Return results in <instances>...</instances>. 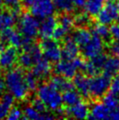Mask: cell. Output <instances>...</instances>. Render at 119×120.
Segmentation results:
<instances>
[{
  "instance_id": "cell-1",
  "label": "cell",
  "mask_w": 119,
  "mask_h": 120,
  "mask_svg": "<svg viewBox=\"0 0 119 120\" xmlns=\"http://www.w3.org/2000/svg\"><path fill=\"white\" fill-rule=\"evenodd\" d=\"M5 87L14 98L24 99L26 97L29 89L25 81V75L19 68H10L4 75Z\"/></svg>"
},
{
  "instance_id": "cell-2",
  "label": "cell",
  "mask_w": 119,
  "mask_h": 120,
  "mask_svg": "<svg viewBox=\"0 0 119 120\" xmlns=\"http://www.w3.org/2000/svg\"><path fill=\"white\" fill-rule=\"evenodd\" d=\"M37 96L49 110H57L63 103L61 94L50 83L40 85L38 88Z\"/></svg>"
},
{
  "instance_id": "cell-3",
  "label": "cell",
  "mask_w": 119,
  "mask_h": 120,
  "mask_svg": "<svg viewBox=\"0 0 119 120\" xmlns=\"http://www.w3.org/2000/svg\"><path fill=\"white\" fill-rule=\"evenodd\" d=\"M39 19L33 15L29 13H24L22 15L20 14L18 27L19 33L24 37L34 39L39 35Z\"/></svg>"
},
{
  "instance_id": "cell-4",
  "label": "cell",
  "mask_w": 119,
  "mask_h": 120,
  "mask_svg": "<svg viewBox=\"0 0 119 120\" xmlns=\"http://www.w3.org/2000/svg\"><path fill=\"white\" fill-rule=\"evenodd\" d=\"M110 77L106 75H96L89 80V93L94 98H101L105 95L109 88Z\"/></svg>"
},
{
  "instance_id": "cell-5",
  "label": "cell",
  "mask_w": 119,
  "mask_h": 120,
  "mask_svg": "<svg viewBox=\"0 0 119 120\" xmlns=\"http://www.w3.org/2000/svg\"><path fill=\"white\" fill-rule=\"evenodd\" d=\"M40 47L42 50L43 57L50 62L56 63L61 59V48L57 43V40L51 38L42 39Z\"/></svg>"
},
{
  "instance_id": "cell-6",
  "label": "cell",
  "mask_w": 119,
  "mask_h": 120,
  "mask_svg": "<svg viewBox=\"0 0 119 120\" xmlns=\"http://www.w3.org/2000/svg\"><path fill=\"white\" fill-rule=\"evenodd\" d=\"M55 6L53 0H35L31 6V14L38 19H43L53 15Z\"/></svg>"
},
{
  "instance_id": "cell-7",
  "label": "cell",
  "mask_w": 119,
  "mask_h": 120,
  "mask_svg": "<svg viewBox=\"0 0 119 120\" xmlns=\"http://www.w3.org/2000/svg\"><path fill=\"white\" fill-rule=\"evenodd\" d=\"M119 15L118 8L116 4L113 2H107L101 9L98 14L96 15L98 23L104 24V25H110L112 22L116 21Z\"/></svg>"
},
{
  "instance_id": "cell-8",
  "label": "cell",
  "mask_w": 119,
  "mask_h": 120,
  "mask_svg": "<svg viewBox=\"0 0 119 120\" xmlns=\"http://www.w3.org/2000/svg\"><path fill=\"white\" fill-rule=\"evenodd\" d=\"M103 47H104V44H103V39L93 34L90 40L81 49H82L83 56L91 59L93 57L103 53Z\"/></svg>"
},
{
  "instance_id": "cell-9",
  "label": "cell",
  "mask_w": 119,
  "mask_h": 120,
  "mask_svg": "<svg viewBox=\"0 0 119 120\" xmlns=\"http://www.w3.org/2000/svg\"><path fill=\"white\" fill-rule=\"evenodd\" d=\"M78 68L76 66L74 60H60L56 62L54 67V72L56 75H60L62 76L72 79L76 74H77Z\"/></svg>"
},
{
  "instance_id": "cell-10",
  "label": "cell",
  "mask_w": 119,
  "mask_h": 120,
  "mask_svg": "<svg viewBox=\"0 0 119 120\" xmlns=\"http://www.w3.org/2000/svg\"><path fill=\"white\" fill-rule=\"evenodd\" d=\"M18 50L17 47L10 46L0 52V68L10 69L14 66L18 60Z\"/></svg>"
},
{
  "instance_id": "cell-11",
  "label": "cell",
  "mask_w": 119,
  "mask_h": 120,
  "mask_svg": "<svg viewBox=\"0 0 119 120\" xmlns=\"http://www.w3.org/2000/svg\"><path fill=\"white\" fill-rule=\"evenodd\" d=\"M106 59H107V55L103 53L93 57L90 59V60L85 61L83 71L90 76L98 75V73L103 69V64L105 62Z\"/></svg>"
},
{
  "instance_id": "cell-12",
  "label": "cell",
  "mask_w": 119,
  "mask_h": 120,
  "mask_svg": "<svg viewBox=\"0 0 119 120\" xmlns=\"http://www.w3.org/2000/svg\"><path fill=\"white\" fill-rule=\"evenodd\" d=\"M23 39V35L19 32L13 30L12 27L6 28L0 32V40H2L4 43L7 42L10 44L11 46L15 47L17 48L21 47Z\"/></svg>"
},
{
  "instance_id": "cell-13",
  "label": "cell",
  "mask_w": 119,
  "mask_h": 120,
  "mask_svg": "<svg viewBox=\"0 0 119 120\" xmlns=\"http://www.w3.org/2000/svg\"><path fill=\"white\" fill-rule=\"evenodd\" d=\"M58 25V19L54 16L51 15L42 19L39 26V35L41 39L52 38L53 33L56 26Z\"/></svg>"
},
{
  "instance_id": "cell-14",
  "label": "cell",
  "mask_w": 119,
  "mask_h": 120,
  "mask_svg": "<svg viewBox=\"0 0 119 120\" xmlns=\"http://www.w3.org/2000/svg\"><path fill=\"white\" fill-rule=\"evenodd\" d=\"M80 47L72 38L66 37L61 47V58L64 60H73L78 56Z\"/></svg>"
},
{
  "instance_id": "cell-15",
  "label": "cell",
  "mask_w": 119,
  "mask_h": 120,
  "mask_svg": "<svg viewBox=\"0 0 119 120\" xmlns=\"http://www.w3.org/2000/svg\"><path fill=\"white\" fill-rule=\"evenodd\" d=\"M65 114H67L70 117H74L77 119H84V118H88L89 117V110L87 103L80 102L74 105L67 107Z\"/></svg>"
},
{
  "instance_id": "cell-16",
  "label": "cell",
  "mask_w": 119,
  "mask_h": 120,
  "mask_svg": "<svg viewBox=\"0 0 119 120\" xmlns=\"http://www.w3.org/2000/svg\"><path fill=\"white\" fill-rule=\"evenodd\" d=\"M32 73L37 76L39 79L40 78H46L50 75L52 67L49 60H47L45 58H41L39 61H37L36 63L33 65Z\"/></svg>"
},
{
  "instance_id": "cell-17",
  "label": "cell",
  "mask_w": 119,
  "mask_h": 120,
  "mask_svg": "<svg viewBox=\"0 0 119 120\" xmlns=\"http://www.w3.org/2000/svg\"><path fill=\"white\" fill-rule=\"evenodd\" d=\"M73 83L74 88L77 89V91L83 97H89V78L82 74H76L73 77Z\"/></svg>"
},
{
  "instance_id": "cell-18",
  "label": "cell",
  "mask_w": 119,
  "mask_h": 120,
  "mask_svg": "<svg viewBox=\"0 0 119 120\" xmlns=\"http://www.w3.org/2000/svg\"><path fill=\"white\" fill-rule=\"evenodd\" d=\"M103 74L110 78L119 74V57L110 56L107 57L103 67Z\"/></svg>"
},
{
  "instance_id": "cell-19",
  "label": "cell",
  "mask_w": 119,
  "mask_h": 120,
  "mask_svg": "<svg viewBox=\"0 0 119 120\" xmlns=\"http://www.w3.org/2000/svg\"><path fill=\"white\" fill-rule=\"evenodd\" d=\"M49 83L54 87L56 90H59L60 92H64L67 90L74 89V83L70 81V79L66 78L62 75H60L52 77Z\"/></svg>"
},
{
  "instance_id": "cell-20",
  "label": "cell",
  "mask_w": 119,
  "mask_h": 120,
  "mask_svg": "<svg viewBox=\"0 0 119 120\" xmlns=\"http://www.w3.org/2000/svg\"><path fill=\"white\" fill-rule=\"evenodd\" d=\"M88 118L91 119H109V110L103 103H96L92 106Z\"/></svg>"
},
{
  "instance_id": "cell-21",
  "label": "cell",
  "mask_w": 119,
  "mask_h": 120,
  "mask_svg": "<svg viewBox=\"0 0 119 120\" xmlns=\"http://www.w3.org/2000/svg\"><path fill=\"white\" fill-rule=\"evenodd\" d=\"M92 35V32H90L89 30L82 27V28H78L74 32L72 39L78 45V47L80 48H82L90 40Z\"/></svg>"
},
{
  "instance_id": "cell-22",
  "label": "cell",
  "mask_w": 119,
  "mask_h": 120,
  "mask_svg": "<svg viewBox=\"0 0 119 120\" xmlns=\"http://www.w3.org/2000/svg\"><path fill=\"white\" fill-rule=\"evenodd\" d=\"M23 114L24 119H32V120H37V119H53L54 118V116L51 115L50 113L47 112H44V113H40L38 110H36L33 106H26L24 110Z\"/></svg>"
},
{
  "instance_id": "cell-23",
  "label": "cell",
  "mask_w": 119,
  "mask_h": 120,
  "mask_svg": "<svg viewBox=\"0 0 119 120\" xmlns=\"http://www.w3.org/2000/svg\"><path fill=\"white\" fill-rule=\"evenodd\" d=\"M14 103V97L11 93L4 94L0 98V119L6 118L7 114Z\"/></svg>"
},
{
  "instance_id": "cell-24",
  "label": "cell",
  "mask_w": 119,
  "mask_h": 120,
  "mask_svg": "<svg viewBox=\"0 0 119 120\" xmlns=\"http://www.w3.org/2000/svg\"><path fill=\"white\" fill-rule=\"evenodd\" d=\"M105 3L106 0H85L84 8L89 16L96 17Z\"/></svg>"
},
{
  "instance_id": "cell-25",
  "label": "cell",
  "mask_w": 119,
  "mask_h": 120,
  "mask_svg": "<svg viewBox=\"0 0 119 120\" xmlns=\"http://www.w3.org/2000/svg\"><path fill=\"white\" fill-rule=\"evenodd\" d=\"M61 96H62V103L67 107L82 102V95L78 91H74V89L64 91Z\"/></svg>"
},
{
  "instance_id": "cell-26",
  "label": "cell",
  "mask_w": 119,
  "mask_h": 120,
  "mask_svg": "<svg viewBox=\"0 0 119 120\" xmlns=\"http://www.w3.org/2000/svg\"><path fill=\"white\" fill-rule=\"evenodd\" d=\"M16 19L17 18L11 11H0V32L13 26Z\"/></svg>"
},
{
  "instance_id": "cell-27",
  "label": "cell",
  "mask_w": 119,
  "mask_h": 120,
  "mask_svg": "<svg viewBox=\"0 0 119 120\" xmlns=\"http://www.w3.org/2000/svg\"><path fill=\"white\" fill-rule=\"evenodd\" d=\"M92 34H96L100 38H102L103 40H109L110 38V32L109 28L107 26V25L98 23L95 25L92 28Z\"/></svg>"
},
{
  "instance_id": "cell-28",
  "label": "cell",
  "mask_w": 119,
  "mask_h": 120,
  "mask_svg": "<svg viewBox=\"0 0 119 120\" xmlns=\"http://www.w3.org/2000/svg\"><path fill=\"white\" fill-rule=\"evenodd\" d=\"M17 61L19 62L20 67L23 68H26V69L31 68L35 64V61H34L33 58L31 55V53L25 50L20 55H18V60Z\"/></svg>"
},
{
  "instance_id": "cell-29",
  "label": "cell",
  "mask_w": 119,
  "mask_h": 120,
  "mask_svg": "<svg viewBox=\"0 0 119 120\" xmlns=\"http://www.w3.org/2000/svg\"><path fill=\"white\" fill-rule=\"evenodd\" d=\"M58 23L60 26H63L66 29L67 32H69L73 29V27L74 26V18L73 16H71L68 12H65V14L60 15V18L58 19Z\"/></svg>"
},
{
  "instance_id": "cell-30",
  "label": "cell",
  "mask_w": 119,
  "mask_h": 120,
  "mask_svg": "<svg viewBox=\"0 0 119 120\" xmlns=\"http://www.w3.org/2000/svg\"><path fill=\"white\" fill-rule=\"evenodd\" d=\"M55 9L62 12H71L74 9L72 0H53Z\"/></svg>"
},
{
  "instance_id": "cell-31",
  "label": "cell",
  "mask_w": 119,
  "mask_h": 120,
  "mask_svg": "<svg viewBox=\"0 0 119 120\" xmlns=\"http://www.w3.org/2000/svg\"><path fill=\"white\" fill-rule=\"evenodd\" d=\"M103 103L109 110L115 109L119 105V101L117 99V96L109 93L108 95H104L103 97Z\"/></svg>"
},
{
  "instance_id": "cell-32",
  "label": "cell",
  "mask_w": 119,
  "mask_h": 120,
  "mask_svg": "<svg viewBox=\"0 0 119 120\" xmlns=\"http://www.w3.org/2000/svg\"><path fill=\"white\" fill-rule=\"evenodd\" d=\"M38 80L39 78L35 76L32 72L25 75V81L29 90H35L38 88Z\"/></svg>"
},
{
  "instance_id": "cell-33",
  "label": "cell",
  "mask_w": 119,
  "mask_h": 120,
  "mask_svg": "<svg viewBox=\"0 0 119 120\" xmlns=\"http://www.w3.org/2000/svg\"><path fill=\"white\" fill-rule=\"evenodd\" d=\"M67 33H68V32H67L64 27L61 26H60V25H57L54 31H53L52 38L55 40H64V39L66 38Z\"/></svg>"
},
{
  "instance_id": "cell-34",
  "label": "cell",
  "mask_w": 119,
  "mask_h": 120,
  "mask_svg": "<svg viewBox=\"0 0 119 120\" xmlns=\"http://www.w3.org/2000/svg\"><path fill=\"white\" fill-rule=\"evenodd\" d=\"M7 119L9 120H19L21 118H24V114L23 111L16 107H11L9 110V112L7 114Z\"/></svg>"
},
{
  "instance_id": "cell-35",
  "label": "cell",
  "mask_w": 119,
  "mask_h": 120,
  "mask_svg": "<svg viewBox=\"0 0 119 120\" xmlns=\"http://www.w3.org/2000/svg\"><path fill=\"white\" fill-rule=\"evenodd\" d=\"M109 93L113 94L115 96L119 95V75H116L113 76V79L110 80V84H109Z\"/></svg>"
},
{
  "instance_id": "cell-36",
  "label": "cell",
  "mask_w": 119,
  "mask_h": 120,
  "mask_svg": "<svg viewBox=\"0 0 119 120\" xmlns=\"http://www.w3.org/2000/svg\"><path fill=\"white\" fill-rule=\"evenodd\" d=\"M31 106H33L36 110H38L40 113H44L46 112V105L43 103V102L40 100L39 97L37 98H34L32 100V103H31Z\"/></svg>"
},
{
  "instance_id": "cell-37",
  "label": "cell",
  "mask_w": 119,
  "mask_h": 120,
  "mask_svg": "<svg viewBox=\"0 0 119 120\" xmlns=\"http://www.w3.org/2000/svg\"><path fill=\"white\" fill-rule=\"evenodd\" d=\"M89 15L87 14H79L77 15V17L74 18V23L80 26H84L85 24L89 23Z\"/></svg>"
},
{
  "instance_id": "cell-38",
  "label": "cell",
  "mask_w": 119,
  "mask_h": 120,
  "mask_svg": "<svg viewBox=\"0 0 119 120\" xmlns=\"http://www.w3.org/2000/svg\"><path fill=\"white\" fill-rule=\"evenodd\" d=\"M109 32H110V36L112 37L115 40H119V23L113 24L111 26L109 27Z\"/></svg>"
},
{
  "instance_id": "cell-39",
  "label": "cell",
  "mask_w": 119,
  "mask_h": 120,
  "mask_svg": "<svg viewBox=\"0 0 119 120\" xmlns=\"http://www.w3.org/2000/svg\"><path fill=\"white\" fill-rule=\"evenodd\" d=\"M110 51L112 52L116 56L119 57V40H115L111 46H110Z\"/></svg>"
},
{
  "instance_id": "cell-40",
  "label": "cell",
  "mask_w": 119,
  "mask_h": 120,
  "mask_svg": "<svg viewBox=\"0 0 119 120\" xmlns=\"http://www.w3.org/2000/svg\"><path fill=\"white\" fill-rule=\"evenodd\" d=\"M109 119L119 120V105L115 109L109 110Z\"/></svg>"
},
{
  "instance_id": "cell-41",
  "label": "cell",
  "mask_w": 119,
  "mask_h": 120,
  "mask_svg": "<svg viewBox=\"0 0 119 120\" xmlns=\"http://www.w3.org/2000/svg\"><path fill=\"white\" fill-rule=\"evenodd\" d=\"M3 1L4 4L8 5L11 8H14V7L19 6L21 0H3Z\"/></svg>"
},
{
  "instance_id": "cell-42",
  "label": "cell",
  "mask_w": 119,
  "mask_h": 120,
  "mask_svg": "<svg viewBox=\"0 0 119 120\" xmlns=\"http://www.w3.org/2000/svg\"><path fill=\"white\" fill-rule=\"evenodd\" d=\"M74 5L78 8H82L85 4V0H72Z\"/></svg>"
},
{
  "instance_id": "cell-43",
  "label": "cell",
  "mask_w": 119,
  "mask_h": 120,
  "mask_svg": "<svg viewBox=\"0 0 119 120\" xmlns=\"http://www.w3.org/2000/svg\"><path fill=\"white\" fill-rule=\"evenodd\" d=\"M21 1H22L23 4L26 7H31L32 6V4L34 3L35 0H21Z\"/></svg>"
},
{
  "instance_id": "cell-44",
  "label": "cell",
  "mask_w": 119,
  "mask_h": 120,
  "mask_svg": "<svg viewBox=\"0 0 119 120\" xmlns=\"http://www.w3.org/2000/svg\"><path fill=\"white\" fill-rule=\"evenodd\" d=\"M5 89V82H4V78L0 75V92L3 91Z\"/></svg>"
},
{
  "instance_id": "cell-45",
  "label": "cell",
  "mask_w": 119,
  "mask_h": 120,
  "mask_svg": "<svg viewBox=\"0 0 119 120\" xmlns=\"http://www.w3.org/2000/svg\"><path fill=\"white\" fill-rule=\"evenodd\" d=\"M4 42L2 40H0V52L4 49Z\"/></svg>"
},
{
  "instance_id": "cell-46",
  "label": "cell",
  "mask_w": 119,
  "mask_h": 120,
  "mask_svg": "<svg viewBox=\"0 0 119 120\" xmlns=\"http://www.w3.org/2000/svg\"><path fill=\"white\" fill-rule=\"evenodd\" d=\"M4 1L3 0H0V11H2V9H3V6H4Z\"/></svg>"
},
{
  "instance_id": "cell-47",
  "label": "cell",
  "mask_w": 119,
  "mask_h": 120,
  "mask_svg": "<svg viewBox=\"0 0 119 120\" xmlns=\"http://www.w3.org/2000/svg\"><path fill=\"white\" fill-rule=\"evenodd\" d=\"M116 1H117V0H107V2H113V3H115Z\"/></svg>"
},
{
  "instance_id": "cell-48",
  "label": "cell",
  "mask_w": 119,
  "mask_h": 120,
  "mask_svg": "<svg viewBox=\"0 0 119 120\" xmlns=\"http://www.w3.org/2000/svg\"><path fill=\"white\" fill-rule=\"evenodd\" d=\"M116 6L118 8V11H119V0H117V3H116Z\"/></svg>"
}]
</instances>
